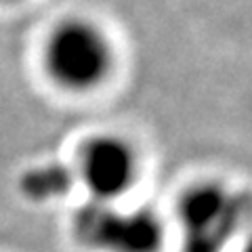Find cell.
<instances>
[{"label":"cell","instance_id":"cell-1","mask_svg":"<svg viewBox=\"0 0 252 252\" xmlns=\"http://www.w3.org/2000/svg\"><path fill=\"white\" fill-rule=\"evenodd\" d=\"M42 69L57 89L86 94L101 89L116 65V46L97 21L72 15L49 30L42 51Z\"/></svg>","mask_w":252,"mask_h":252},{"label":"cell","instance_id":"cell-2","mask_svg":"<svg viewBox=\"0 0 252 252\" xmlns=\"http://www.w3.org/2000/svg\"><path fill=\"white\" fill-rule=\"evenodd\" d=\"M72 227L76 240L94 252H160L164 244V225L154 210H124L116 202H86Z\"/></svg>","mask_w":252,"mask_h":252},{"label":"cell","instance_id":"cell-3","mask_svg":"<svg viewBox=\"0 0 252 252\" xmlns=\"http://www.w3.org/2000/svg\"><path fill=\"white\" fill-rule=\"evenodd\" d=\"M244 202L219 183H195L179 198L177 217L183 252H223L238 231Z\"/></svg>","mask_w":252,"mask_h":252},{"label":"cell","instance_id":"cell-4","mask_svg":"<svg viewBox=\"0 0 252 252\" xmlns=\"http://www.w3.org/2000/svg\"><path fill=\"white\" fill-rule=\"evenodd\" d=\"M76 183L89 191L91 200L118 202L139 179V154L135 145L118 132H94L84 139L74 164Z\"/></svg>","mask_w":252,"mask_h":252},{"label":"cell","instance_id":"cell-5","mask_svg":"<svg viewBox=\"0 0 252 252\" xmlns=\"http://www.w3.org/2000/svg\"><path fill=\"white\" fill-rule=\"evenodd\" d=\"M76 183L74 168L63 162L34 164L19 177V191L34 204H46L61 200L72 191Z\"/></svg>","mask_w":252,"mask_h":252},{"label":"cell","instance_id":"cell-6","mask_svg":"<svg viewBox=\"0 0 252 252\" xmlns=\"http://www.w3.org/2000/svg\"><path fill=\"white\" fill-rule=\"evenodd\" d=\"M2 4H15V2H21V0H0Z\"/></svg>","mask_w":252,"mask_h":252}]
</instances>
